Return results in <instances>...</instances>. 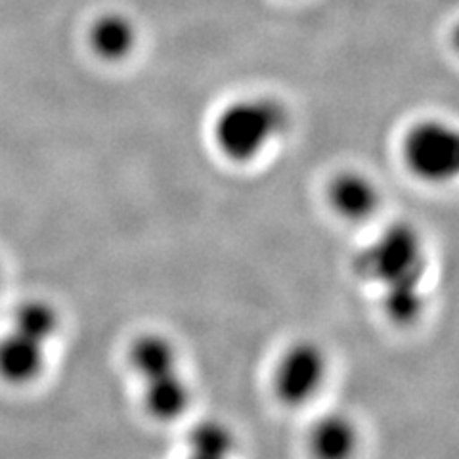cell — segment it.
Returning <instances> with one entry per match:
<instances>
[{
  "instance_id": "obj_11",
  "label": "cell",
  "mask_w": 459,
  "mask_h": 459,
  "mask_svg": "<svg viewBox=\"0 0 459 459\" xmlns=\"http://www.w3.org/2000/svg\"><path fill=\"white\" fill-rule=\"evenodd\" d=\"M236 444L232 429L214 420L201 421L188 435V452L201 455L234 459Z\"/></svg>"
},
{
  "instance_id": "obj_4",
  "label": "cell",
  "mask_w": 459,
  "mask_h": 459,
  "mask_svg": "<svg viewBox=\"0 0 459 459\" xmlns=\"http://www.w3.org/2000/svg\"><path fill=\"white\" fill-rule=\"evenodd\" d=\"M329 373L332 362L322 344L314 339H297L287 344L272 366V396L285 408H305L322 394Z\"/></svg>"
},
{
  "instance_id": "obj_7",
  "label": "cell",
  "mask_w": 459,
  "mask_h": 459,
  "mask_svg": "<svg viewBox=\"0 0 459 459\" xmlns=\"http://www.w3.org/2000/svg\"><path fill=\"white\" fill-rule=\"evenodd\" d=\"M310 459H356L362 446L360 427L342 411H327L316 418L307 430Z\"/></svg>"
},
{
  "instance_id": "obj_12",
  "label": "cell",
  "mask_w": 459,
  "mask_h": 459,
  "mask_svg": "<svg viewBox=\"0 0 459 459\" xmlns=\"http://www.w3.org/2000/svg\"><path fill=\"white\" fill-rule=\"evenodd\" d=\"M184 459H226V457H212V455H201V454H192V452H188V454H186Z\"/></svg>"
},
{
  "instance_id": "obj_6",
  "label": "cell",
  "mask_w": 459,
  "mask_h": 459,
  "mask_svg": "<svg viewBox=\"0 0 459 459\" xmlns=\"http://www.w3.org/2000/svg\"><path fill=\"white\" fill-rule=\"evenodd\" d=\"M325 204L344 224H366L379 212L383 192L369 175L356 169L341 170L325 186Z\"/></svg>"
},
{
  "instance_id": "obj_5",
  "label": "cell",
  "mask_w": 459,
  "mask_h": 459,
  "mask_svg": "<svg viewBox=\"0 0 459 459\" xmlns=\"http://www.w3.org/2000/svg\"><path fill=\"white\" fill-rule=\"evenodd\" d=\"M400 155L415 180L430 186L446 184L459 170V136L446 121H420L402 138Z\"/></svg>"
},
{
  "instance_id": "obj_10",
  "label": "cell",
  "mask_w": 459,
  "mask_h": 459,
  "mask_svg": "<svg viewBox=\"0 0 459 459\" xmlns=\"http://www.w3.org/2000/svg\"><path fill=\"white\" fill-rule=\"evenodd\" d=\"M13 332L48 344L60 332V314L42 299H29L13 312Z\"/></svg>"
},
{
  "instance_id": "obj_1",
  "label": "cell",
  "mask_w": 459,
  "mask_h": 459,
  "mask_svg": "<svg viewBox=\"0 0 459 459\" xmlns=\"http://www.w3.org/2000/svg\"><path fill=\"white\" fill-rule=\"evenodd\" d=\"M354 272L377 291L383 316L396 327H411L427 310L429 249L411 222L386 224L358 253Z\"/></svg>"
},
{
  "instance_id": "obj_3",
  "label": "cell",
  "mask_w": 459,
  "mask_h": 459,
  "mask_svg": "<svg viewBox=\"0 0 459 459\" xmlns=\"http://www.w3.org/2000/svg\"><path fill=\"white\" fill-rule=\"evenodd\" d=\"M291 115L270 96L234 100L217 113L212 123V143L226 161L255 163L290 131Z\"/></svg>"
},
{
  "instance_id": "obj_8",
  "label": "cell",
  "mask_w": 459,
  "mask_h": 459,
  "mask_svg": "<svg viewBox=\"0 0 459 459\" xmlns=\"http://www.w3.org/2000/svg\"><path fill=\"white\" fill-rule=\"evenodd\" d=\"M48 344L12 332L0 337V377L12 385L37 381L47 368Z\"/></svg>"
},
{
  "instance_id": "obj_9",
  "label": "cell",
  "mask_w": 459,
  "mask_h": 459,
  "mask_svg": "<svg viewBox=\"0 0 459 459\" xmlns=\"http://www.w3.org/2000/svg\"><path fill=\"white\" fill-rule=\"evenodd\" d=\"M92 52L106 62H123L138 45V31L134 22L119 12L100 16L89 33Z\"/></svg>"
},
{
  "instance_id": "obj_2",
  "label": "cell",
  "mask_w": 459,
  "mask_h": 459,
  "mask_svg": "<svg viewBox=\"0 0 459 459\" xmlns=\"http://www.w3.org/2000/svg\"><path fill=\"white\" fill-rule=\"evenodd\" d=\"M126 366L140 385L142 408L157 423H175L192 406L177 342L160 332L136 335L126 349Z\"/></svg>"
}]
</instances>
